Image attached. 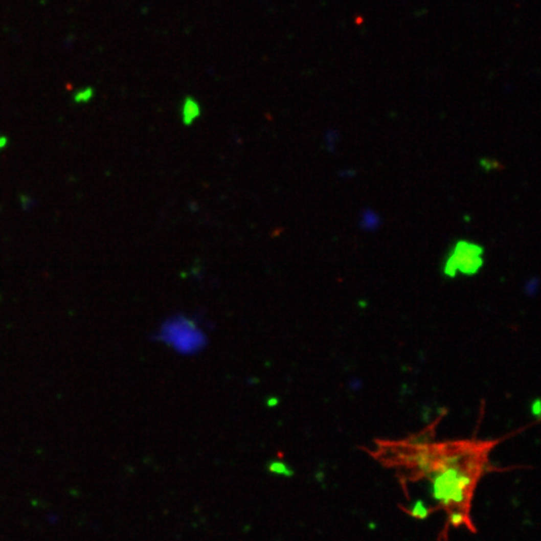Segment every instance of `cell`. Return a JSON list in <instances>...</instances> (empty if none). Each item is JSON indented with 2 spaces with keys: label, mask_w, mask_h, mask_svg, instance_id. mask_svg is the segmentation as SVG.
Wrapping results in <instances>:
<instances>
[{
  "label": "cell",
  "mask_w": 541,
  "mask_h": 541,
  "mask_svg": "<svg viewBox=\"0 0 541 541\" xmlns=\"http://www.w3.org/2000/svg\"><path fill=\"white\" fill-rule=\"evenodd\" d=\"M493 445V441L434 443L420 437L382 442L377 454L384 464L406 470L412 481L427 479L432 498L448 512L451 525L475 530L468 516L470 504Z\"/></svg>",
  "instance_id": "6da1fadb"
},
{
  "label": "cell",
  "mask_w": 541,
  "mask_h": 541,
  "mask_svg": "<svg viewBox=\"0 0 541 541\" xmlns=\"http://www.w3.org/2000/svg\"><path fill=\"white\" fill-rule=\"evenodd\" d=\"M481 252L482 251L474 244L460 242L446 264V273L448 276H455L456 270L467 275L476 272L482 264Z\"/></svg>",
  "instance_id": "7a4b0ae2"
},
{
  "label": "cell",
  "mask_w": 541,
  "mask_h": 541,
  "mask_svg": "<svg viewBox=\"0 0 541 541\" xmlns=\"http://www.w3.org/2000/svg\"><path fill=\"white\" fill-rule=\"evenodd\" d=\"M200 114L199 105L192 98H187L183 104V122L185 124H191L194 119L198 118Z\"/></svg>",
  "instance_id": "3957f363"
},
{
  "label": "cell",
  "mask_w": 541,
  "mask_h": 541,
  "mask_svg": "<svg viewBox=\"0 0 541 541\" xmlns=\"http://www.w3.org/2000/svg\"><path fill=\"white\" fill-rule=\"evenodd\" d=\"M92 97H93V89L86 88V89H83V91L78 92V93L74 96V100L77 103L88 102V100L92 99Z\"/></svg>",
  "instance_id": "277c9868"
},
{
  "label": "cell",
  "mask_w": 541,
  "mask_h": 541,
  "mask_svg": "<svg viewBox=\"0 0 541 541\" xmlns=\"http://www.w3.org/2000/svg\"><path fill=\"white\" fill-rule=\"evenodd\" d=\"M427 514H429V510L423 507V504L421 503V501H418V503L416 504V506H415L414 509L411 510L412 516H416L418 519L426 517V515H427Z\"/></svg>",
  "instance_id": "5b68a950"
},
{
  "label": "cell",
  "mask_w": 541,
  "mask_h": 541,
  "mask_svg": "<svg viewBox=\"0 0 541 541\" xmlns=\"http://www.w3.org/2000/svg\"><path fill=\"white\" fill-rule=\"evenodd\" d=\"M7 144V138H0V149Z\"/></svg>",
  "instance_id": "8992f818"
},
{
  "label": "cell",
  "mask_w": 541,
  "mask_h": 541,
  "mask_svg": "<svg viewBox=\"0 0 541 541\" xmlns=\"http://www.w3.org/2000/svg\"><path fill=\"white\" fill-rule=\"evenodd\" d=\"M535 414H539V401L535 402Z\"/></svg>",
  "instance_id": "52a82bcc"
}]
</instances>
